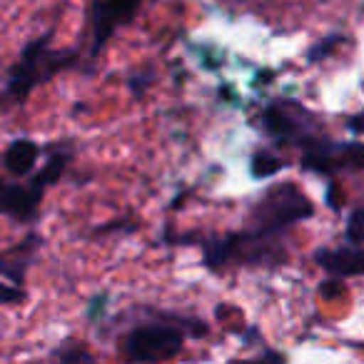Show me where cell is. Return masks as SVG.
<instances>
[{"label": "cell", "mask_w": 364, "mask_h": 364, "mask_svg": "<svg viewBox=\"0 0 364 364\" xmlns=\"http://www.w3.org/2000/svg\"><path fill=\"white\" fill-rule=\"evenodd\" d=\"M334 43H339V38H329V41L319 43V46H314L312 50H309V60H319L322 55H327L329 50H332Z\"/></svg>", "instance_id": "9a60e30c"}, {"label": "cell", "mask_w": 364, "mask_h": 364, "mask_svg": "<svg viewBox=\"0 0 364 364\" xmlns=\"http://www.w3.org/2000/svg\"><path fill=\"white\" fill-rule=\"evenodd\" d=\"M43 190L33 185H18V182L0 180V215H6L18 223H33L43 203Z\"/></svg>", "instance_id": "5b68a950"}, {"label": "cell", "mask_w": 364, "mask_h": 364, "mask_svg": "<svg viewBox=\"0 0 364 364\" xmlns=\"http://www.w3.org/2000/svg\"><path fill=\"white\" fill-rule=\"evenodd\" d=\"M48 41H50V36L38 38L23 50L21 60L11 70L0 105H6V102L18 105V102H23L31 95L36 85L50 80L55 73L65 70V68H70L75 63V50H48Z\"/></svg>", "instance_id": "7a4b0ae2"}, {"label": "cell", "mask_w": 364, "mask_h": 364, "mask_svg": "<svg viewBox=\"0 0 364 364\" xmlns=\"http://www.w3.org/2000/svg\"><path fill=\"white\" fill-rule=\"evenodd\" d=\"M68 162H70V152H58L55 150L50 155V160L46 162V167H41V172L31 180V185L46 193V188H50V185H55V182L60 180V175L65 172Z\"/></svg>", "instance_id": "30bf717a"}, {"label": "cell", "mask_w": 364, "mask_h": 364, "mask_svg": "<svg viewBox=\"0 0 364 364\" xmlns=\"http://www.w3.org/2000/svg\"><path fill=\"white\" fill-rule=\"evenodd\" d=\"M43 245V237L38 232H31L13 247L0 252V277H6L11 284L23 287L28 277V269L33 267L38 257V247Z\"/></svg>", "instance_id": "8992f818"}, {"label": "cell", "mask_w": 364, "mask_h": 364, "mask_svg": "<svg viewBox=\"0 0 364 364\" xmlns=\"http://www.w3.org/2000/svg\"><path fill=\"white\" fill-rule=\"evenodd\" d=\"M38 155H41L38 142L21 137V140H13L6 147V152H3V167L8 172H13V175H28L33 170V165L38 162Z\"/></svg>", "instance_id": "9c48e42d"}, {"label": "cell", "mask_w": 364, "mask_h": 364, "mask_svg": "<svg viewBox=\"0 0 364 364\" xmlns=\"http://www.w3.org/2000/svg\"><path fill=\"white\" fill-rule=\"evenodd\" d=\"M230 364H262V362H245V359H237V362H230Z\"/></svg>", "instance_id": "e0dca14e"}, {"label": "cell", "mask_w": 364, "mask_h": 364, "mask_svg": "<svg viewBox=\"0 0 364 364\" xmlns=\"http://www.w3.org/2000/svg\"><path fill=\"white\" fill-rule=\"evenodd\" d=\"M208 324L200 319L188 317H170V322H155L137 324L125 337V354L135 364H155L175 357L182 352L185 337H205Z\"/></svg>", "instance_id": "6da1fadb"}, {"label": "cell", "mask_w": 364, "mask_h": 364, "mask_svg": "<svg viewBox=\"0 0 364 364\" xmlns=\"http://www.w3.org/2000/svg\"><path fill=\"white\" fill-rule=\"evenodd\" d=\"M327 272L334 274H364V250L339 247V250H319L314 255Z\"/></svg>", "instance_id": "ba28073f"}, {"label": "cell", "mask_w": 364, "mask_h": 364, "mask_svg": "<svg viewBox=\"0 0 364 364\" xmlns=\"http://www.w3.org/2000/svg\"><path fill=\"white\" fill-rule=\"evenodd\" d=\"M279 170H282V160H279L277 155H272V152L259 150L257 155L252 157V175L259 177V180L277 175Z\"/></svg>", "instance_id": "7c38bea8"}, {"label": "cell", "mask_w": 364, "mask_h": 364, "mask_svg": "<svg viewBox=\"0 0 364 364\" xmlns=\"http://www.w3.org/2000/svg\"><path fill=\"white\" fill-rule=\"evenodd\" d=\"M140 0H102L95 3V41H92V53L102 50L107 41L112 38L117 26H125L132 21Z\"/></svg>", "instance_id": "52a82bcc"}, {"label": "cell", "mask_w": 364, "mask_h": 364, "mask_svg": "<svg viewBox=\"0 0 364 364\" xmlns=\"http://www.w3.org/2000/svg\"><path fill=\"white\" fill-rule=\"evenodd\" d=\"M55 362L58 364H95L92 354L85 349V344L80 342H65L55 349Z\"/></svg>", "instance_id": "8fae6325"}, {"label": "cell", "mask_w": 364, "mask_h": 364, "mask_svg": "<svg viewBox=\"0 0 364 364\" xmlns=\"http://www.w3.org/2000/svg\"><path fill=\"white\" fill-rule=\"evenodd\" d=\"M347 235L354 245H364V208L354 210L347 225Z\"/></svg>", "instance_id": "4fadbf2b"}, {"label": "cell", "mask_w": 364, "mask_h": 364, "mask_svg": "<svg viewBox=\"0 0 364 364\" xmlns=\"http://www.w3.org/2000/svg\"><path fill=\"white\" fill-rule=\"evenodd\" d=\"M23 299H26V292H23V287L0 282V304H18V302H23Z\"/></svg>", "instance_id": "5bb4252c"}, {"label": "cell", "mask_w": 364, "mask_h": 364, "mask_svg": "<svg viewBox=\"0 0 364 364\" xmlns=\"http://www.w3.org/2000/svg\"><path fill=\"white\" fill-rule=\"evenodd\" d=\"M304 120H307V112L299 105H292V102H272V105L262 112L264 130L279 142L309 140V137L304 135Z\"/></svg>", "instance_id": "277c9868"}, {"label": "cell", "mask_w": 364, "mask_h": 364, "mask_svg": "<svg viewBox=\"0 0 364 364\" xmlns=\"http://www.w3.org/2000/svg\"><path fill=\"white\" fill-rule=\"evenodd\" d=\"M314 208L292 182H282L277 188H272L269 193H264V198L255 205L252 210V232L262 235V237H274L277 232H282L284 228L302 220L312 218Z\"/></svg>", "instance_id": "3957f363"}, {"label": "cell", "mask_w": 364, "mask_h": 364, "mask_svg": "<svg viewBox=\"0 0 364 364\" xmlns=\"http://www.w3.org/2000/svg\"><path fill=\"white\" fill-rule=\"evenodd\" d=\"M349 127H352L354 132H364V112H359V115H354L352 120H349Z\"/></svg>", "instance_id": "2e32d148"}]
</instances>
